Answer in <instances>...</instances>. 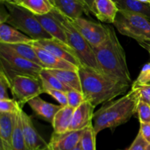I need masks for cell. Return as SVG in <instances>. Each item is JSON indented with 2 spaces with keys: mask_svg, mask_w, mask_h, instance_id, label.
Segmentation results:
<instances>
[{
  "mask_svg": "<svg viewBox=\"0 0 150 150\" xmlns=\"http://www.w3.org/2000/svg\"><path fill=\"white\" fill-rule=\"evenodd\" d=\"M22 111V107L15 99L0 100V112L17 114Z\"/></svg>",
  "mask_w": 150,
  "mask_h": 150,
  "instance_id": "29",
  "label": "cell"
},
{
  "mask_svg": "<svg viewBox=\"0 0 150 150\" xmlns=\"http://www.w3.org/2000/svg\"><path fill=\"white\" fill-rule=\"evenodd\" d=\"M19 5L36 16L48 14L55 7L49 0H21Z\"/></svg>",
  "mask_w": 150,
  "mask_h": 150,
  "instance_id": "24",
  "label": "cell"
},
{
  "mask_svg": "<svg viewBox=\"0 0 150 150\" xmlns=\"http://www.w3.org/2000/svg\"><path fill=\"white\" fill-rule=\"evenodd\" d=\"M73 150H82L81 149V146H80V145H78V146H76V148H75V149H73Z\"/></svg>",
  "mask_w": 150,
  "mask_h": 150,
  "instance_id": "42",
  "label": "cell"
},
{
  "mask_svg": "<svg viewBox=\"0 0 150 150\" xmlns=\"http://www.w3.org/2000/svg\"><path fill=\"white\" fill-rule=\"evenodd\" d=\"M114 25L120 34L137 42L150 40V21L141 15L119 10Z\"/></svg>",
  "mask_w": 150,
  "mask_h": 150,
  "instance_id": "7",
  "label": "cell"
},
{
  "mask_svg": "<svg viewBox=\"0 0 150 150\" xmlns=\"http://www.w3.org/2000/svg\"><path fill=\"white\" fill-rule=\"evenodd\" d=\"M113 1H114V2H117V0H113Z\"/></svg>",
  "mask_w": 150,
  "mask_h": 150,
  "instance_id": "46",
  "label": "cell"
},
{
  "mask_svg": "<svg viewBox=\"0 0 150 150\" xmlns=\"http://www.w3.org/2000/svg\"><path fill=\"white\" fill-rule=\"evenodd\" d=\"M131 89L137 93L139 100L143 101L150 105V84L136 85L133 83Z\"/></svg>",
  "mask_w": 150,
  "mask_h": 150,
  "instance_id": "32",
  "label": "cell"
},
{
  "mask_svg": "<svg viewBox=\"0 0 150 150\" xmlns=\"http://www.w3.org/2000/svg\"><path fill=\"white\" fill-rule=\"evenodd\" d=\"M40 79L44 91L45 89H57L67 92L70 89V88L63 84L55 76L51 74L46 69H42L40 75Z\"/></svg>",
  "mask_w": 150,
  "mask_h": 150,
  "instance_id": "26",
  "label": "cell"
},
{
  "mask_svg": "<svg viewBox=\"0 0 150 150\" xmlns=\"http://www.w3.org/2000/svg\"><path fill=\"white\" fill-rule=\"evenodd\" d=\"M74 108L67 105L64 106L56 114L52 122L54 133H64L69 131L73 120Z\"/></svg>",
  "mask_w": 150,
  "mask_h": 150,
  "instance_id": "21",
  "label": "cell"
},
{
  "mask_svg": "<svg viewBox=\"0 0 150 150\" xmlns=\"http://www.w3.org/2000/svg\"><path fill=\"white\" fill-rule=\"evenodd\" d=\"M96 136L93 125L85 129L79 143L81 149L96 150Z\"/></svg>",
  "mask_w": 150,
  "mask_h": 150,
  "instance_id": "28",
  "label": "cell"
},
{
  "mask_svg": "<svg viewBox=\"0 0 150 150\" xmlns=\"http://www.w3.org/2000/svg\"><path fill=\"white\" fill-rule=\"evenodd\" d=\"M139 42V44L142 47V48H144V49H146V51H148V53H149L150 56V40L140 41V42Z\"/></svg>",
  "mask_w": 150,
  "mask_h": 150,
  "instance_id": "39",
  "label": "cell"
},
{
  "mask_svg": "<svg viewBox=\"0 0 150 150\" xmlns=\"http://www.w3.org/2000/svg\"><path fill=\"white\" fill-rule=\"evenodd\" d=\"M44 93L48 94L50 96L52 97L62 106L64 107L68 105L67 94H66L65 92L57 90V89H45L44 91Z\"/></svg>",
  "mask_w": 150,
  "mask_h": 150,
  "instance_id": "34",
  "label": "cell"
},
{
  "mask_svg": "<svg viewBox=\"0 0 150 150\" xmlns=\"http://www.w3.org/2000/svg\"><path fill=\"white\" fill-rule=\"evenodd\" d=\"M33 43L44 48L58 58L74 64L79 68L81 67V64L73 48L69 45L59 40L51 38L38 41L34 40Z\"/></svg>",
  "mask_w": 150,
  "mask_h": 150,
  "instance_id": "10",
  "label": "cell"
},
{
  "mask_svg": "<svg viewBox=\"0 0 150 150\" xmlns=\"http://www.w3.org/2000/svg\"><path fill=\"white\" fill-rule=\"evenodd\" d=\"M139 133L150 144V123H140Z\"/></svg>",
  "mask_w": 150,
  "mask_h": 150,
  "instance_id": "37",
  "label": "cell"
},
{
  "mask_svg": "<svg viewBox=\"0 0 150 150\" xmlns=\"http://www.w3.org/2000/svg\"><path fill=\"white\" fill-rule=\"evenodd\" d=\"M50 1H51V3L52 4H54V0H49Z\"/></svg>",
  "mask_w": 150,
  "mask_h": 150,
  "instance_id": "44",
  "label": "cell"
},
{
  "mask_svg": "<svg viewBox=\"0 0 150 150\" xmlns=\"http://www.w3.org/2000/svg\"><path fill=\"white\" fill-rule=\"evenodd\" d=\"M138 1H141V2L145 3V4H150V0H138Z\"/></svg>",
  "mask_w": 150,
  "mask_h": 150,
  "instance_id": "41",
  "label": "cell"
},
{
  "mask_svg": "<svg viewBox=\"0 0 150 150\" xmlns=\"http://www.w3.org/2000/svg\"><path fill=\"white\" fill-rule=\"evenodd\" d=\"M119 8L113 0H95L92 14L101 22L113 23L117 18Z\"/></svg>",
  "mask_w": 150,
  "mask_h": 150,
  "instance_id": "16",
  "label": "cell"
},
{
  "mask_svg": "<svg viewBox=\"0 0 150 150\" xmlns=\"http://www.w3.org/2000/svg\"><path fill=\"white\" fill-rule=\"evenodd\" d=\"M70 21L92 48L98 46L107 39L108 35V25L86 20L82 17L75 20L70 19Z\"/></svg>",
  "mask_w": 150,
  "mask_h": 150,
  "instance_id": "9",
  "label": "cell"
},
{
  "mask_svg": "<svg viewBox=\"0 0 150 150\" xmlns=\"http://www.w3.org/2000/svg\"><path fill=\"white\" fill-rule=\"evenodd\" d=\"M7 45L12 51H14L17 55L20 56L22 58L29 60V61L38 64V65L41 66L42 67V63L40 61L32 43H18Z\"/></svg>",
  "mask_w": 150,
  "mask_h": 150,
  "instance_id": "25",
  "label": "cell"
},
{
  "mask_svg": "<svg viewBox=\"0 0 150 150\" xmlns=\"http://www.w3.org/2000/svg\"><path fill=\"white\" fill-rule=\"evenodd\" d=\"M21 113V111L16 114V124H15L14 132H13V138H12L10 150H29L26 146L24 137H23V131H22Z\"/></svg>",
  "mask_w": 150,
  "mask_h": 150,
  "instance_id": "27",
  "label": "cell"
},
{
  "mask_svg": "<svg viewBox=\"0 0 150 150\" xmlns=\"http://www.w3.org/2000/svg\"><path fill=\"white\" fill-rule=\"evenodd\" d=\"M36 18L41 26L43 27V29L53 38L59 40L67 44V38H66L62 26L58 18L56 17L54 13L52 12V10L48 14L36 16Z\"/></svg>",
  "mask_w": 150,
  "mask_h": 150,
  "instance_id": "17",
  "label": "cell"
},
{
  "mask_svg": "<svg viewBox=\"0 0 150 150\" xmlns=\"http://www.w3.org/2000/svg\"><path fill=\"white\" fill-rule=\"evenodd\" d=\"M1 69L7 78L13 76H25L40 79L42 67L22 58L12 51L6 44L0 43Z\"/></svg>",
  "mask_w": 150,
  "mask_h": 150,
  "instance_id": "6",
  "label": "cell"
},
{
  "mask_svg": "<svg viewBox=\"0 0 150 150\" xmlns=\"http://www.w3.org/2000/svg\"><path fill=\"white\" fill-rule=\"evenodd\" d=\"M79 73L85 100L95 107L123 95L130 86L89 67L81 66L79 69Z\"/></svg>",
  "mask_w": 150,
  "mask_h": 150,
  "instance_id": "2",
  "label": "cell"
},
{
  "mask_svg": "<svg viewBox=\"0 0 150 150\" xmlns=\"http://www.w3.org/2000/svg\"><path fill=\"white\" fill-rule=\"evenodd\" d=\"M28 104L35 115L51 124H52L56 114L63 107L61 105H55L46 102L40 96L29 100Z\"/></svg>",
  "mask_w": 150,
  "mask_h": 150,
  "instance_id": "15",
  "label": "cell"
},
{
  "mask_svg": "<svg viewBox=\"0 0 150 150\" xmlns=\"http://www.w3.org/2000/svg\"><path fill=\"white\" fill-rule=\"evenodd\" d=\"M80 1H81V3L83 4L85 8L86 9V10H87V12L89 13V14L90 13H92L94 2H95V0H80Z\"/></svg>",
  "mask_w": 150,
  "mask_h": 150,
  "instance_id": "38",
  "label": "cell"
},
{
  "mask_svg": "<svg viewBox=\"0 0 150 150\" xmlns=\"http://www.w3.org/2000/svg\"><path fill=\"white\" fill-rule=\"evenodd\" d=\"M54 7L70 20L81 18L83 13L89 15L80 0H54Z\"/></svg>",
  "mask_w": 150,
  "mask_h": 150,
  "instance_id": "19",
  "label": "cell"
},
{
  "mask_svg": "<svg viewBox=\"0 0 150 150\" xmlns=\"http://www.w3.org/2000/svg\"><path fill=\"white\" fill-rule=\"evenodd\" d=\"M108 26L107 39L100 45L92 48L97 62L103 74L117 82L130 85L132 79L125 52L114 28Z\"/></svg>",
  "mask_w": 150,
  "mask_h": 150,
  "instance_id": "1",
  "label": "cell"
},
{
  "mask_svg": "<svg viewBox=\"0 0 150 150\" xmlns=\"http://www.w3.org/2000/svg\"><path fill=\"white\" fill-rule=\"evenodd\" d=\"M138 118L140 123H150V105L139 100L137 105Z\"/></svg>",
  "mask_w": 150,
  "mask_h": 150,
  "instance_id": "31",
  "label": "cell"
},
{
  "mask_svg": "<svg viewBox=\"0 0 150 150\" xmlns=\"http://www.w3.org/2000/svg\"><path fill=\"white\" fill-rule=\"evenodd\" d=\"M32 45L39 58L40 61L42 63L43 69L46 70H79V67L68 62L58 58L44 48L38 46L32 42Z\"/></svg>",
  "mask_w": 150,
  "mask_h": 150,
  "instance_id": "14",
  "label": "cell"
},
{
  "mask_svg": "<svg viewBox=\"0 0 150 150\" xmlns=\"http://www.w3.org/2000/svg\"><path fill=\"white\" fill-rule=\"evenodd\" d=\"M139 96L131 89L127 95L114 100H110L94 114L93 125L95 134L108 128H115L125 124L137 113Z\"/></svg>",
  "mask_w": 150,
  "mask_h": 150,
  "instance_id": "3",
  "label": "cell"
},
{
  "mask_svg": "<svg viewBox=\"0 0 150 150\" xmlns=\"http://www.w3.org/2000/svg\"><path fill=\"white\" fill-rule=\"evenodd\" d=\"M83 131L84 130L64 133H53L48 146L51 150H73L80 143Z\"/></svg>",
  "mask_w": 150,
  "mask_h": 150,
  "instance_id": "12",
  "label": "cell"
},
{
  "mask_svg": "<svg viewBox=\"0 0 150 150\" xmlns=\"http://www.w3.org/2000/svg\"><path fill=\"white\" fill-rule=\"evenodd\" d=\"M7 79L12 95L21 107L33 98L44 93L40 79L25 76H13Z\"/></svg>",
  "mask_w": 150,
  "mask_h": 150,
  "instance_id": "8",
  "label": "cell"
},
{
  "mask_svg": "<svg viewBox=\"0 0 150 150\" xmlns=\"http://www.w3.org/2000/svg\"><path fill=\"white\" fill-rule=\"evenodd\" d=\"M66 94H67L68 105L74 108V109H76L82 103L86 100L83 95V92H79V91L75 90V89H70L66 92Z\"/></svg>",
  "mask_w": 150,
  "mask_h": 150,
  "instance_id": "30",
  "label": "cell"
},
{
  "mask_svg": "<svg viewBox=\"0 0 150 150\" xmlns=\"http://www.w3.org/2000/svg\"><path fill=\"white\" fill-rule=\"evenodd\" d=\"M149 145V144L145 140L144 138L139 132L135 140L133 141L127 150H146Z\"/></svg>",
  "mask_w": 150,
  "mask_h": 150,
  "instance_id": "36",
  "label": "cell"
},
{
  "mask_svg": "<svg viewBox=\"0 0 150 150\" xmlns=\"http://www.w3.org/2000/svg\"><path fill=\"white\" fill-rule=\"evenodd\" d=\"M21 115L22 131L29 150H40L48 146V143H47L39 134L32 122L31 117H29V116H28L23 110L21 111Z\"/></svg>",
  "mask_w": 150,
  "mask_h": 150,
  "instance_id": "11",
  "label": "cell"
},
{
  "mask_svg": "<svg viewBox=\"0 0 150 150\" xmlns=\"http://www.w3.org/2000/svg\"><path fill=\"white\" fill-rule=\"evenodd\" d=\"M8 12L5 23L21 31L35 41L53 38L37 19L36 16L20 5L4 2Z\"/></svg>",
  "mask_w": 150,
  "mask_h": 150,
  "instance_id": "4",
  "label": "cell"
},
{
  "mask_svg": "<svg viewBox=\"0 0 150 150\" xmlns=\"http://www.w3.org/2000/svg\"><path fill=\"white\" fill-rule=\"evenodd\" d=\"M40 150H51L50 149V148H49V146H46V147L45 148H44V149H40Z\"/></svg>",
  "mask_w": 150,
  "mask_h": 150,
  "instance_id": "43",
  "label": "cell"
},
{
  "mask_svg": "<svg viewBox=\"0 0 150 150\" xmlns=\"http://www.w3.org/2000/svg\"><path fill=\"white\" fill-rule=\"evenodd\" d=\"M21 1V0H2V1H1V3L7 2V3H10V4H18V5H19Z\"/></svg>",
  "mask_w": 150,
  "mask_h": 150,
  "instance_id": "40",
  "label": "cell"
},
{
  "mask_svg": "<svg viewBox=\"0 0 150 150\" xmlns=\"http://www.w3.org/2000/svg\"><path fill=\"white\" fill-rule=\"evenodd\" d=\"M51 74L55 76L62 83L70 89L82 92L81 82L79 70H48Z\"/></svg>",
  "mask_w": 150,
  "mask_h": 150,
  "instance_id": "22",
  "label": "cell"
},
{
  "mask_svg": "<svg viewBox=\"0 0 150 150\" xmlns=\"http://www.w3.org/2000/svg\"><path fill=\"white\" fill-rule=\"evenodd\" d=\"M32 38L5 23H0V43L13 45L18 43H32Z\"/></svg>",
  "mask_w": 150,
  "mask_h": 150,
  "instance_id": "20",
  "label": "cell"
},
{
  "mask_svg": "<svg viewBox=\"0 0 150 150\" xmlns=\"http://www.w3.org/2000/svg\"><path fill=\"white\" fill-rule=\"evenodd\" d=\"M146 150H150V144L149 145V146H148V148L146 149Z\"/></svg>",
  "mask_w": 150,
  "mask_h": 150,
  "instance_id": "45",
  "label": "cell"
},
{
  "mask_svg": "<svg viewBox=\"0 0 150 150\" xmlns=\"http://www.w3.org/2000/svg\"><path fill=\"white\" fill-rule=\"evenodd\" d=\"M52 12L61 23L67 38V44L75 51L81 66L93 69L95 71L102 73L97 62L92 47L89 42L73 26L68 18L62 14L55 7L53 9Z\"/></svg>",
  "mask_w": 150,
  "mask_h": 150,
  "instance_id": "5",
  "label": "cell"
},
{
  "mask_svg": "<svg viewBox=\"0 0 150 150\" xmlns=\"http://www.w3.org/2000/svg\"><path fill=\"white\" fill-rule=\"evenodd\" d=\"M95 107L89 101L85 100L74 110L69 131L85 130L92 125Z\"/></svg>",
  "mask_w": 150,
  "mask_h": 150,
  "instance_id": "13",
  "label": "cell"
},
{
  "mask_svg": "<svg viewBox=\"0 0 150 150\" xmlns=\"http://www.w3.org/2000/svg\"><path fill=\"white\" fill-rule=\"evenodd\" d=\"M133 83L136 85L150 84V62L144 66L138 78Z\"/></svg>",
  "mask_w": 150,
  "mask_h": 150,
  "instance_id": "33",
  "label": "cell"
},
{
  "mask_svg": "<svg viewBox=\"0 0 150 150\" xmlns=\"http://www.w3.org/2000/svg\"><path fill=\"white\" fill-rule=\"evenodd\" d=\"M124 150H127V149H124Z\"/></svg>",
  "mask_w": 150,
  "mask_h": 150,
  "instance_id": "47",
  "label": "cell"
},
{
  "mask_svg": "<svg viewBox=\"0 0 150 150\" xmlns=\"http://www.w3.org/2000/svg\"><path fill=\"white\" fill-rule=\"evenodd\" d=\"M16 114L0 112L1 150H10Z\"/></svg>",
  "mask_w": 150,
  "mask_h": 150,
  "instance_id": "18",
  "label": "cell"
},
{
  "mask_svg": "<svg viewBox=\"0 0 150 150\" xmlns=\"http://www.w3.org/2000/svg\"><path fill=\"white\" fill-rule=\"evenodd\" d=\"M10 89V82L7 76L2 70H0V100L8 99L7 90Z\"/></svg>",
  "mask_w": 150,
  "mask_h": 150,
  "instance_id": "35",
  "label": "cell"
},
{
  "mask_svg": "<svg viewBox=\"0 0 150 150\" xmlns=\"http://www.w3.org/2000/svg\"><path fill=\"white\" fill-rule=\"evenodd\" d=\"M116 4L119 10L137 13L150 21V4L141 2L138 0H117Z\"/></svg>",
  "mask_w": 150,
  "mask_h": 150,
  "instance_id": "23",
  "label": "cell"
}]
</instances>
